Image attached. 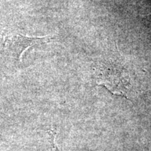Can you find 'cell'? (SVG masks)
Segmentation results:
<instances>
[{"mask_svg": "<svg viewBox=\"0 0 151 151\" xmlns=\"http://www.w3.org/2000/svg\"><path fill=\"white\" fill-rule=\"evenodd\" d=\"M1 37L0 47L1 50L20 60L22 54L27 49L46 40L48 37H30L18 33L15 34L13 32L4 31Z\"/></svg>", "mask_w": 151, "mask_h": 151, "instance_id": "cell-1", "label": "cell"}, {"mask_svg": "<svg viewBox=\"0 0 151 151\" xmlns=\"http://www.w3.org/2000/svg\"><path fill=\"white\" fill-rule=\"evenodd\" d=\"M98 84L105 86L111 92L116 95L129 98L131 94L129 81L124 77V72L114 67H106L101 71Z\"/></svg>", "mask_w": 151, "mask_h": 151, "instance_id": "cell-2", "label": "cell"}]
</instances>
